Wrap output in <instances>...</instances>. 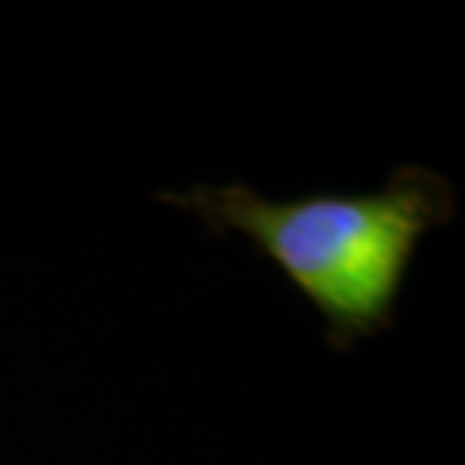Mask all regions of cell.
<instances>
[{
	"instance_id": "obj_1",
	"label": "cell",
	"mask_w": 465,
	"mask_h": 465,
	"mask_svg": "<svg viewBox=\"0 0 465 465\" xmlns=\"http://www.w3.org/2000/svg\"><path fill=\"white\" fill-rule=\"evenodd\" d=\"M161 200L215 232L239 230L318 305L330 345L345 351L393 323L405 269L426 232L453 215V188L426 166H402L375 193L266 200L245 184H197Z\"/></svg>"
}]
</instances>
